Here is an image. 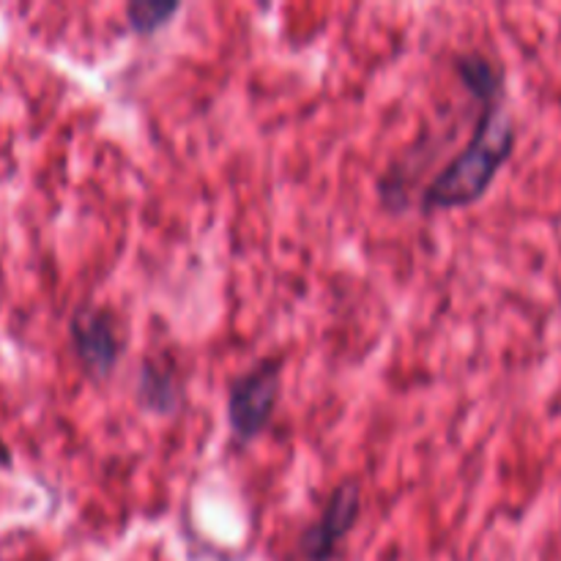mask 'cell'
Instances as JSON below:
<instances>
[{
	"mask_svg": "<svg viewBox=\"0 0 561 561\" xmlns=\"http://www.w3.org/2000/svg\"><path fill=\"white\" fill-rule=\"evenodd\" d=\"M513 146V118L502 107V99L482 102V115L471 131L469 142L427 184L422 208L425 211H447V208H463L480 201L502 170V164L510 159Z\"/></svg>",
	"mask_w": 561,
	"mask_h": 561,
	"instance_id": "6da1fadb",
	"label": "cell"
},
{
	"mask_svg": "<svg viewBox=\"0 0 561 561\" xmlns=\"http://www.w3.org/2000/svg\"><path fill=\"white\" fill-rule=\"evenodd\" d=\"M283 387V362L277 356L261 359L244 376L230 383L228 420L241 442H252L257 433L266 431Z\"/></svg>",
	"mask_w": 561,
	"mask_h": 561,
	"instance_id": "7a4b0ae2",
	"label": "cell"
},
{
	"mask_svg": "<svg viewBox=\"0 0 561 561\" xmlns=\"http://www.w3.org/2000/svg\"><path fill=\"white\" fill-rule=\"evenodd\" d=\"M362 513V491L356 482H343L323 504L321 515L299 537V551L307 561H332L343 537L351 535Z\"/></svg>",
	"mask_w": 561,
	"mask_h": 561,
	"instance_id": "3957f363",
	"label": "cell"
},
{
	"mask_svg": "<svg viewBox=\"0 0 561 561\" xmlns=\"http://www.w3.org/2000/svg\"><path fill=\"white\" fill-rule=\"evenodd\" d=\"M71 343L88 376L104 378L121 356L118 321L107 307L82 305L71 316Z\"/></svg>",
	"mask_w": 561,
	"mask_h": 561,
	"instance_id": "277c9868",
	"label": "cell"
},
{
	"mask_svg": "<svg viewBox=\"0 0 561 561\" xmlns=\"http://www.w3.org/2000/svg\"><path fill=\"white\" fill-rule=\"evenodd\" d=\"M179 378H175L173 367L159 365V362H146L140 373V383H137V398L146 409L157 411V414H170L179 400Z\"/></svg>",
	"mask_w": 561,
	"mask_h": 561,
	"instance_id": "5b68a950",
	"label": "cell"
},
{
	"mask_svg": "<svg viewBox=\"0 0 561 561\" xmlns=\"http://www.w3.org/2000/svg\"><path fill=\"white\" fill-rule=\"evenodd\" d=\"M458 75L466 82L471 93H474L480 102H493V99H502V71L480 53L460 55L458 58Z\"/></svg>",
	"mask_w": 561,
	"mask_h": 561,
	"instance_id": "8992f818",
	"label": "cell"
},
{
	"mask_svg": "<svg viewBox=\"0 0 561 561\" xmlns=\"http://www.w3.org/2000/svg\"><path fill=\"white\" fill-rule=\"evenodd\" d=\"M181 11V3L175 0H135L126 5V20L135 33H153L168 25Z\"/></svg>",
	"mask_w": 561,
	"mask_h": 561,
	"instance_id": "52a82bcc",
	"label": "cell"
},
{
	"mask_svg": "<svg viewBox=\"0 0 561 561\" xmlns=\"http://www.w3.org/2000/svg\"><path fill=\"white\" fill-rule=\"evenodd\" d=\"M11 463V453L3 442H0V466H9Z\"/></svg>",
	"mask_w": 561,
	"mask_h": 561,
	"instance_id": "ba28073f",
	"label": "cell"
}]
</instances>
